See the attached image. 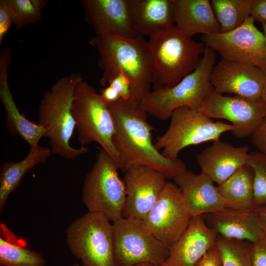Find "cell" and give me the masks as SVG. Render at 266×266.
<instances>
[{"instance_id":"obj_1","label":"cell","mask_w":266,"mask_h":266,"mask_svg":"<svg viewBox=\"0 0 266 266\" xmlns=\"http://www.w3.org/2000/svg\"><path fill=\"white\" fill-rule=\"evenodd\" d=\"M107 105L114 123L113 142L124 161V169L139 163L161 172L168 178L186 169L180 159H166L155 148L152 139L153 128L139 101L121 99Z\"/></svg>"},{"instance_id":"obj_2","label":"cell","mask_w":266,"mask_h":266,"mask_svg":"<svg viewBox=\"0 0 266 266\" xmlns=\"http://www.w3.org/2000/svg\"><path fill=\"white\" fill-rule=\"evenodd\" d=\"M99 52V65L102 70L100 83L105 86L120 72L130 80L132 99L139 102L150 91L153 65L144 37L114 35L93 36L90 41Z\"/></svg>"},{"instance_id":"obj_3","label":"cell","mask_w":266,"mask_h":266,"mask_svg":"<svg viewBox=\"0 0 266 266\" xmlns=\"http://www.w3.org/2000/svg\"><path fill=\"white\" fill-rule=\"evenodd\" d=\"M83 78L80 73H71L56 81L42 96L38 107L39 125L46 131L52 153L73 160L89 151L88 147H72L70 140L75 124L71 113L75 88Z\"/></svg>"},{"instance_id":"obj_4","label":"cell","mask_w":266,"mask_h":266,"mask_svg":"<svg viewBox=\"0 0 266 266\" xmlns=\"http://www.w3.org/2000/svg\"><path fill=\"white\" fill-rule=\"evenodd\" d=\"M152 59V84L155 88H170L198 66L205 45L193 40L173 25L147 41Z\"/></svg>"},{"instance_id":"obj_5","label":"cell","mask_w":266,"mask_h":266,"mask_svg":"<svg viewBox=\"0 0 266 266\" xmlns=\"http://www.w3.org/2000/svg\"><path fill=\"white\" fill-rule=\"evenodd\" d=\"M216 52L205 45L198 66L191 73L170 88H155L139 102L142 109L161 120L170 118L180 107L198 111L214 89L210 75L215 65Z\"/></svg>"},{"instance_id":"obj_6","label":"cell","mask_w":266,"mask_h":266,"mask_svg":"<svg viewBox=\"0 0 266 266\" xmlns=\"http://www.w3.org/2000/svg\"><path fill=\"white\" fill-rule=\"evenodd\" d=\"M71 113L82 146L98 143L123 171L124 161L113 142L115 127L111 113L100 93L83 79L75 88Z\"/></svg>"},{"instance_id":"obj_7","label":"cell","mask_w":266,"mask_h":266,"mask_svg":"<svg viewBox=\"0 0 266 266\" xmlns=\"http://www.w3.org/2000/svg\"><path fill=\"white\" fill-rule=\"evenodd\" d=\"M66 234L68 249L81 266H118L113 225L104 215L88 211L68 225Z\"/></svg>"},{"instance_id":"obj_8","label":"cell","mask_w":266,"mask_h":266,"mask_svg":"<svg viewBox=\"0 0 266 266\" xmlns=\"http://www.w3.org/2000/svg\"><path fill=\"white\" fill-rule=\"evenodd\" d=\"M119 169L112 158L100 149L82 189V199L88 211L102 214L113 222L123 217L126 200L125 185Z\"/></svg>"},{"instance_id":"obj_9","label":"cell","mask_w":266,"mask_h":266,"mask_svg":"<svg viewBox=\"0 0 266 266\" xmlns=\"http://www.w3.org/2000/svg\"><path fill=\"white\" fill-rule=\"evenodd\" d=\"M169 126L154 144L161 154L169 160L178 159L185 147L219 139L223 133L232 131L233 126L223 122H213L200 112L187 107H178L170 116Z\"/></svg>"},{"instance_id":"obj_10","label":"cell","mask_w":266,"mask_h":266,"mask_svg":"<svg viewBox=\"0 0 266 266\" xmlns=\"http://www.w3.org/2000/svg\"><path fill=\"white\" fill-rule=\"evenodd\" d=\"M115 257L118 266L142 263L161 266L170 247L158 238L141 220L122 217L113 222Z\"/></svg>"},{"instance_id":"obj_11","label":"cell","mask_w":266,"mask_h":266,"mask_svg":"<svg viewBox=\"0 0 266 266\" xmlns=\"http://www.w3.org/2000/svg\"><path fill=\"white\" fill-rule=\"evenodd\" d=\"M249 16L236 29L226 33L203 35L204 45L222 59L244 63L266 71V39Z\"/></svg>"},{"instance_id":"obj_12","label":"cell","mask_w":266,"mask_h":266,"mask_svg":"<svg viewBox=\"0 0 266 266\" xmlns=\"http://www.w3.org/2000/svg\"><path fill=\"white\" fill-rule=\"evenodd\" d=\"M198 111L210 119L230 121L233 126L231 133L239 138L251 136L265 119L261 98L226 96L215 90Z\"/></svg>"},{"instance_id":"obj_13","label":"cell","mask_w":266,"mask_h":266,"mask_svg":"<svg viewBox=\"0 0 266 266\" xmlns=\"http://www.w3.org/2000/svg\"><path fill=\"white\" fill-rule=\"evenodd\" d=\"M191 218L178 187L167 182L142 220L152 233L170 247L186 230Z\"/></svg>"},{"instance_id":"obj_14","label":"cell","mask_w":266,"mask_h":266,"mask_svg":"<svg viewBox=\"0 0 266 266\" xmlns=\"http://www.w3.org/2000/svg\"><path fill=\"white\" fill-rule=\"evenodd\" d=\"M123 171L126 196L123 217L142 220L158 199L167 178L139 163L128 166Z\"/></svg>"},{"instance_id":"obj_15","label":"cell","mask_w":266,"mask_h":266,"mask_svg":"<svg viewBox=\"0 0 266 266\" xmlns=\"http://www.w3.org/2000/svg\"><path fill=\"white\" fill-rule=\"evenodd\" d=\"M214 90L249 99H261L266 83V71L255 66L222 59L210 75Z\"/></svg>"},{"instance_id":"obj_16","label":"cell","mask_w":266,"mask_h":266,"mask_svg":"<svg viewBox=\"0 0 266 266\" xmlns=\"http://www.w3.org/2000/svg\"><path fill=\"white\" fill-rule=\"evenodd\" d=\"M218 235L207 226L202 215L191 217L188 227L170 247L167 258L160 266H195L217 245Z\"/></svg>"},{"instance_id":"obj_17","label":"cell","mask_w":266,"mask_h":266,"mask_svg":"<svg viewBox=\"0 0 266 266\" xmlns=\"http://www.w3.org/2000/svg\"><path fill=\"white\" fill-rule=\"evenodd\" d=\"M84 18L96 35L133 37L127 0H82Z\"/></svg>"},{"instance_id":"obj_18","label":"cell","mask_w":266,"mask_h":266,"mask_svg":"<svg viewBox=\"0 0 266 266\" xmlns=\"http://www.w3.org/2000/svg\"><path fill=\"white\" fill-rule=\"evenodd\" d=\"M191 217L203 215L225 208V202L213 181L202 172L186 169L173 178Z\"/></svg>"},{"instance_id":"obj_19","label":"cell","mask_w":266,"mask_h":266,"mask_svg":"<svg viewBox=\"0 0 266 266\" xmlns=\"http://www.w3.org/2000/svg\"><path fill=\"white\" fill-rule=\"evenodd\" d=\"M249 147H234L219 139L196 157L201 172L220 185L246 164Z\"/></svg>"},{"instance_id":"obj_20","label":"cell","mask_w":266,"mask_h":266,"mask_svg":"<svg viewBox=\"0 0 266 266\" xmlns=\"http://www.w3.org/2000/svg\"><path fill=\"white\" fill-rule=\"evenodd\" d=\"M202 216L209 228L227 238L254 243L266 233L258 221L254 208L235 209L225 207Z\"/></svg>"},{"instance_id":"obj_21","label":"cell","mask_w":266,"mask_h":266,"mask_svg":"<svg viewBox=\"0 0 266 266\" xmlns=\"http://www.w3.org/2000/svg\"><path fill=\"white\" fill-rule=\"evenodd\" d=\"M136 36L149 38L175 25L174 0H127Z\"/></svg>"},{"instance_id":"obj_22","label":"cell","mask_w":266,"mask_h":266,"mask_svg":"<svg viewBox=\"0 0 266 266\" xmlns=\"http://www.w3.org/2000/svg\"><path fill=\"white\" fill-rule=\"evenodd\" d=\"M11 62L10 50L2 49L0 53V99L6 112L7 127L10 133L19 135L32 147L38 144L40 140L44 137L46 131L41 125L26 118L17 107L8 82Z\"/></svg>"},{"instance_id":"obj_23","label":"cell","mask_w":266,"mask_h":266,"mask_svg":"<svg viewBox=\"0 0 266 266\" xmlns=\"http://www.w3.org/2000/svg\"><path fill=\"white\" fill-rule=\"evenodd\" d=\"M175 25L191 37L198 33H221L211 2L208 0H174Z\"/></svg>"},{"instance_id":"obj_24","label":"cell","mask_w":266,"mask_h":266,"mask_svg":"<svg viewBox=\"0 0 266 266\" xmlns=\"http://www.w3.org/2000/svg\"><path fill=\"white\" fill-rule=\"evenodd\" d=\"M51 153L49 147L37 144L31 147L28 155L21 161L3 163L0 169V212L9 195L18 188L26 173L38 165L45 164Z\"/></svg>"},{"instance_id":"obj_25","label":"cell","mask_w":266,"mask_h":266,"mask_svg":"<svg viewBox=\"0 0 266 266\" xmlns=\"http://www.w3.org/2000/svg\"><path fill=\"white\" fill-rule=\"evenodd\" d=\"M254 173L245 165L226 181L217 186L226 207L235 209H250L253 204Z\"/></svg>"},{"instance_id":"obj_26","label":"cell","mask_w":266,"mask_h":266,"mask_svg":"<svg viewBox=\"0 0 266 266\" xmlns=\"http://www.w3.org/2000/svg\"><path fill=\"white\" fill-rule=\"evenodd\" d=\"M0 266H44L46 261L38 252L27 247L4 223L0 225Z\"/></svg>"},{"instance_id":"obj_27","label":"cell","mask_w":266,"mask_h":266,"mask_svg":"<svg viewBox=\"0 0 266 266\" xmlns=\"http://www.w3.org/2000/svg\"><path fill=\"white\" fill-rule=\"evenodd\" d=\"M253 0H212L211 4L221 33L233 31L251 16Z\"/></svg>"},{"instance_id":"obj_28","label":"cell","mask_w":266,"mask_h":266,"mask_svg":"<svg viewBox=\"0 0 266 266\" xmlns=\"http://www.w3.org/2000/svg\"><path fill=\"white\" fill-rule=\"evenodd\" d=\"M222 266H253L252 243L218 235L217 241Z\"/></svg>"},{"instance_id":"obj_29","label":"cell","mask_w":266,"mask_h":266,"mask_svg":"<svg viewBox=\"0 0 266 266\" xmlns=\"http://www.w3.org/2000/svg\"><path fill=\"white\" fill-rule=\"evenodd\" d=\"M3 0L17 30L40 20L42 11L47 3L44 0Z\"/></svg>"},{"instance_id":"obj_30","label":"cell","mask_w":266,"mask_h":266,"mask_svg":"<svg viewBox=\"0 0 266 266\" xmlns=\"http://www.w3.org/2000/svg\"><path fill=\"white\" fill-rule=\"evenodd\" d=\"M246 164L253 168L254 173V208L266 205V154L260 151L249 153Z\"/></svg>"},{"instance_id":"obj_31","label":"cell","mask_w":266,"mask_h":266,"mask_svg":"<svg viewBox=\"0 0 266 266\" xmlns=\"http://www.w3.org/2000/svg\"><path fill=\"white\" fill-rule=\"evenodd\" d=\"M120 95L121 99L132 98V87L130 79L124 73L120 72L108 84Z\"/></svg>"},{"instance_id":"obj_32","label":"cell","mask_w":266,"mask_h":266,"mask_svg":"<svg viewBox=\"0 0 266 266\" xmlns=\"http://www.w3.org/2000/svg\"><path fill=\"white\" fill-rule=\"evenodd\" d=\"M251 254L253 266H266V233L252 243Z\"/></svg>"},{"instance_id":"obj_33","label":"cell","mask_w":266,"mask_h":266,"mask_svg":"<svg viewBox=\"0 0 266 266\" xmlns=\"http://www.w3.org/2000/svg\"><path fill=\"white\" fill-rule=\"evenodd\" d=\"M195 266H222L221 257L217 245L209 249Z\"/></svg>"},{"instance_id":"obj_34","label":"cell","mask_w":266,"mask_h":266,"mask_svg":"<svg viewBox=\"0 0 266 266\" xmlns=\"http://www.w3.org/2000/svg\"><path fill=\"white\" fill-rule=\"evenodd\" d=\"M251 141L260 152L266 154V118L258 129L251 136Z\"/></svg>"},{"instance_id":"obj_35","label":"cell","mask_w":266,"mask_h":266,"mask_svg":"<svg viewBox=\"0 0 266 266\" xmlns=\"http://www.w3.org/2000/svg\"><path fill=\"white\" fill-rule=\"evenodd\" d=\"M13 23L10 14L3 2L0 0V44L5 34Z\"/></svg>"},{"instance_id":"obj_36","label":"cell","mask_w":266,"mask_h":266,"mask_svg":"<svg viewBox=\"0 0 266 266\" xmlns=\"http://www.w3.org/2000/svg\"><path fill=\"white\" fill-rule=\"evenodd\" d=\"M251 16L262 24H266V0H253Z\"/></svg>"},{"instance_id":"obj_37","label":"cell","mask_w":266,"mask_h":266,"mask_svg":"<svg viewBox=\"0 0 266 266\" xmlns=\"http://www.w3.org/2000/svg\"><path fill=\"white\" fill-rule=\"evenodd\" d=\"M100 94L103 101L107 105L115 102L120 99L121 97L118 93L112 87L108 86L100 90Z\"/></svg>"},{"instance_id":"obj_38","label":"cell","mask_w":266,"mask_h":266,"mask_svg":"<svg viewBox=\"0 0 266 266\" xmlns=\"http://www.w3.org/2000/svg\"><path fill=\"white\" fill-rule=\"evenodd\" d=\"M258 221L265 233H266V205L254 208Z\"/></svg>"},{"instance_id":"obj_39","label":"cell","mask_w":266,"mask_h":266,"mask_svg":"<svg viewBox=\"0 0 266 266\" xmlns=\"http://www.w3.org/2000/svg\"><path fill=\"white\" fill-rule=\"evenodd\" d=\"M261 99L263 103L265 118H266V83L263 89Z\"/></svg>"},{"instance_id":"obj_40","label":"cell","mask_w":266,"mask_h":266,"mask_svg":"<svg viewBox=\"0 0 266 266\" xmlns=\"http://www.w3.org/2000/svg\"><path fill=\"white\" fill-rule=\"evenodd\" d=\"M133 266H156L150 263H140V264L135 265Z\"/></svg>"},{"instance_id":"obj_41","label":"cell","mask_w":266,"mask_h":266,"mask_svg":"<svg viewBox=\"0 0 266 266\" xmlns=\"http://www.w3.org/2000/svg\"><path fill=\"white\" fill-rule=\"evenodd\" d=\"M262 27L264 32V34L266 39V24H262Z\"/></svg>"},{"instance_id":"obj_42","label":"cell","mask_w":266,"mask_h":266,"mask_svg":"<svg viewBox=\"0 0 266 266\" xmlns=\"http://www.w3.org/2000/svg\"><path fill=\"white\" fill-rule=\"evenodd\" d=\"M69 266H80L79 264H77V263H75V264H73L71 265H70Z\"/></svg>"}]
</instances>
